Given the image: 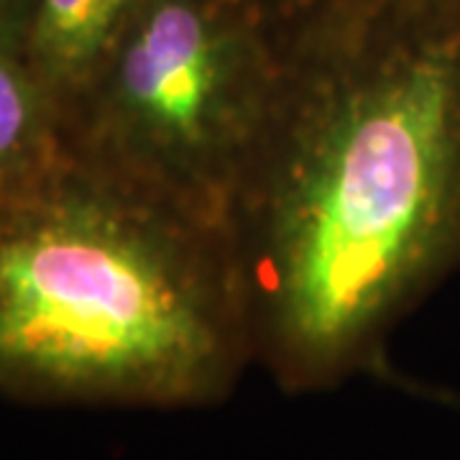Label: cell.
Masks as SVG:
<instances>
[{
    "label": "cell",
    "mask_w": 460,
    "mask_h": 460,
    "mask_svg": "<svg viewBox=\"0 0 460 460\" xmlns=\"http://www.w3.org/2000/svg\"><path fill=\"white\" fill-rule=\"evenodd\" d=\"M279 57L281 41L217 0H141L66 108V146L226 235Z\"/></svg>",
    "instance_id": "cell-3"
},
{
    "label": "cell",
    "mask_w": 460,
    "mask_h": 460,
    "mask_svg": "<svg viewBox=\"0 0 460 460\" xmlns=\"http://www.w3.org/2000/svg\"><path fill=\"white\" fill-rule=\"evenodd\" d=\"M341 26L281 41L226 223L253 361L287 394L381 376L460 266V21Z\"/></svg>",
    "instance_id": "cell-1"
},
{
    "label": "cell",
    "mask_w": 460,
    "mask_h": 460,
    "mask_svg": "<svg viewBox=\"0 0 460 460\" xmlns=\"http://www.w3.org/2000/svg\"><path fill=\"white\" fill-rule=\"evenodd\" d=\"M253 361L226 235L72 148L0 195V394L192 410Z\"/></svg>",
    "instance_id": "cell-2"
},
{
    "label": "cell",
    "mask_w": 460,
    "mask_h": 460,
    "mask_svg": "<svg viewBox=\"0 0 460 460\" xmlns=\"http://www.w3.org/2000/svg\"><path fill=\"white\" fill-rule=\"evenodd\" d=\"M66 151L65 118L26 54L0 47V195Z\"/></svg>",
    "instance_id": "cell-5"
},
{
    "label": "cell",
    "mask_w": 460,
    "mask_h": 460,
    "mask_svg": "<svg viewBox=\"0 0 460 460\" xmlns=\"http://www.w3.org/2000/svg\"><path fill=\"white\" fill-rule=\"evenodd\" d=\"M381 378H384V381H389V384H396L399 389H404V392H410V394L425 396V399H435V402H440V404H445V407L460 411L458 392H447V389H438V386H428V384L411 381L410 376H402V374H396L392 366H389V368L381 374Z\"/></svg>",
    "instance_id": "cell-7"
},
{
    "label": "cell",
    "mask_w": 460,
    "mask_h": 460,
    "mask_svg": "<svg viewBox=\"0 0 460 460\" xmlns=\"http://www.w3.org/2000/svg\"><path fill=\"white\" fill-rule=\"evenodd\" d=\"M141 0H36L23 54L66 108L95 80Z\"/></svg>",
    "instance_id": "cell-4"
},
{
    "label": "cell",
    "mask_w": 460,
    "mask_h": 460,
    "mask_svg": "<svg viewBox=\"0 0 460 460\" xmlns=\"http://www.w3.org/2000/svg\"><path fill=\"white\" fill-rule=\"evenodd\" d=\"M36 0H0V47L23 51Z\"/></svg>",
    "instance_id": "cell-6"
}]
</instances>
